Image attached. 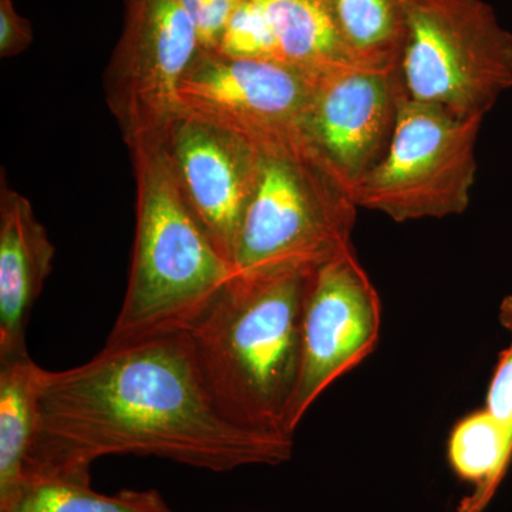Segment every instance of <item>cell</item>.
Segmentation results:
<instances>
[{
  "instance_id": "6da1fadb",
  "label": "cell",
  "mask_w": 512,
  "mask_h": 512,
  "mask_svg": "<svg viewBox=\"0 0 512 512\" xmlns=\"http://www.w3.org/2000/svg\"><path fill=\"white\" fill-rule=\"evenodd\" d=\"M293 437L231 423L202 380L187 332L106 345L89 362L45 370L39 433L25 481H90L101 457L165 458L225 473L291 460ZM23 481V483H25Z\"/></svg>"
},
{
  "instance_id": "7a4b0ae2",
  "label": "cell",
  "mask_w": 512,
  "mask_h": 512,
  "mask_svg": "<svg viewBox=\"0 0 512 512\" xmlns=\"http://www.w3.org/2000/svg\"><path fill=\"white\" fill-rule=\"evenodd\" d=\"M315 269L234 275L190 330L202 380L231 423L293 437L302 315Z\"/></svg>"
},
{
  "instance_id": "3957f363",
  "label": "cell",
  "mask_w": 512,
  "mask_h": 512,
  "mask_svg": "<svg viewBox=\"0 0 512 512\" xmlns=\"http://www.w3.org/2000/svg\"><path fill=\"white\" fill-rule=\"evenodd\" d=\"M137 224L126 296L106 345L188 332L234 278L185 200L160 133L128 143Z\"/></svg>"
},
{
  "instance_id": "277c9868",
  "label": "cell",
  "mask_w": 512,
  "mask_h": 512,
  "mask_svg": "<svg viewBox=\"0 0 512 512\" xmlns=\"http://www.w3.org/2000/svg\"><path fill=\"white\" fill-rule=\"evenodd\" d=\"M400 74L407 99L485 117L512 87V33L485 0H412Z\"/></svg>"
},
{
  "instance_id": "5b68a950",
  "label": "cell",
  "mask_w": 512,
  "mask_h": 512,
  "mask_svg": "<svg viewBox=\"0 0 512 512\" xmlns=\"http://www.w3.org/2000/svg\"><path fill=\"white\" fill-rule=\"evenodd\" d=\"M356 210L312 158L264 156L232 256L234 275L318 268L352 247Z\"/></svg>"
},
{
  "instance_id": "8992f818",
  "label": "cell",
  "mask_w": 512,
  "mask_h": 512,
  "mask_svg": "<svg viewBox=\"0 0 512 512\" xmlns=\"http://www.w3.org/2000/svg\"><path fill=\"white\" fill-rule=\"evenodd\" d=\"M483 120L406 97L386 156L353 188L352 201L396 222L463 214L476 184Z\"/></svg>"
},
{
  "instance_id": "52a82bcc",
  "label": "cell",
  "mask_w": 512,
  "mask_h": 512,
  "mask_svg": "<svg viewBox=\"0 0 512 512\" xmlns=\"http://www.w3.org/2000/svg\"><path fill=\"white\" fill-rule=\"evenodd\" d=\"M312 90L288 64L201 49L178 84L175 114L242 138L262 156L315 160L305 137Z\"/></svg>"
},
{
  "instance_id": "ba28073f",
  "label": "cell",
  "mask_w": 512,
  "mask_h": 512,
  "mask_svg": "<svg viewBox=\"0 0 512 512\" xmlns=\"http://www.w3.org/2000/svg\"><path fill=\"white\" fill-rule=\"evenodd\" d=\"M200 50L180 0H126L107 99L127 144L160 133L174 119L178 84Z\"/></svg>"
},
{
  "instance_id": "9c48e42d",
  "label": "cell",
  "mask_w": 512,
  "mask_h": 512,
  "mask_svg": "<svg viewBox=\"0 0 512 512\" xmlns=\"http://www.w3.org/2000/svg\"><path fill=\"white\" fill-rule=\"evenodd\" d=\"M382 302L353 247L313 272L302 315V356L288 427L299 424L336 380L375 352Z\"/></svg>"
},
{
  "instance_id": "30bf717a",
  "label": "cell",
  "mask_w": 512,
  "mask_h": 512,
  "mask_svg": "<svg viewBox=\"0 0 512 512\" xmlns=\"http://www.w3.org/2000/svg\"><path fill=\"white\" fill-rule=\"evenodd\" d=\"M406 97L400 69H352L313 80L306 143L349 195L386 156Z\"/></svg>"
},
{
  "instance_id": "8fae6325",
  "label": "cell",
  "mask_w": 512,
  "mask_h": 512,
  "mask_svg": "<svg viewBox=\"0 0 512 512\" xmlns=\"http://www.w3.org/2000/svg\"><path fill=\"white\" fill-rule=\"evenodd\" d=\"M161 137L185 200L232 266L264 156L242 138L178 114Z\"/></svg>"
},
{
  "instance_id": "7c38bea8",
  "label": "cell",
  "mask_w": 512,
  "mask_h": 512,
  "mask_svg": "<svg viewBox=\"0 0 512 512\" xmlns=\"http://www.w3.org/2000/svg\"><path fill=\"white\" fill-rule=\"evenodd\" d=\"M55 245L25 195L0 192V360L28 356L30 313L53 271Z\"/></svg>"
},
{
  "instance_id": "4fadbf2b",
  "label": "cell",
  "mask_w": 512,
  "mask_h": 512,
  "mask_svg": "<svg viewBox=\"0 0 512 512\" xmlns=\"http://www.w3.org/2000/svg\"><path fill=\"white\" fill-rule=\"evenodd\" d=\"M264 3L282 62L312 82L329 74L360 69L340 35L328 0H264Z\"/></svg>"
},
{
  "instance_id": "5bb4252c",
  "label": "cell",
  "mask_w": 512,
  "mask_h": 512,
  "mask_svg": "<svg viewBox=\"0 0 512 512\" xmlns=\"http://www.w3.org/2000/svg\"><path fill=\"white\" fill-rule=\"evenodd\" d=\"M43 373L30 355L0 360V505L25 481L39 433Z\"/></svg>"
},
{
  "instance_id": "9a60e30c",
  "label": "cell",
  "mask_w": 512,
  "mask_h": 512,
  "mask_svg": "<svg viewBox=\"0 0 512 512\" xmlns=\"http://www.w3.org/2000/svg\"><path fill=\"white\" fill-rule=\"evenodd\" d=\"M448 461L454 473L473 487L456 512H484L511 466L512 433L484 407L454 426Z\"/></svg>"
},
{
  "instance_id": "2e32d148",
  "label": "cell",
  "mask_w": 512,
  "mask_h": 512,
  "mask_svg": "<svg viewBox=\"0 0 512 512\" xmlns=\"http://www.w3.org/2000/svg\"><path fill=\"white\" fill-rule=\"evenodd\" d=\"M350 56L372 72L400 69L412 0H328Z\"/></svg>"
},
{
  "instance_id": "e0dca14e",
  "label": "cell",
  "mask_w": 512,
  "mask_h": 512,
  "mask_svg": "<svg viewBox=\"0 0 512 512\" xmlns=\"http://www.w3.org/2000/svg\"><path fill=\"white\" fill-rule=\"evenodd\" d=\"M0 512H173L156 490L96 493L90 481L30 478Z\"/></svg>"
},
{
  "instance_id": "ac0fdd59",
  "label": "cell",
  "mask_w": 512,
  "mask_h": 512,
  "mask_svg": "<svg viewBox=\"0 0 512 512\" xmlns=\"http://www.w3.org/2000/svg\"><path fill=\"white\" fill-rule=\"evenodd\" d=\"M215 52L232 59L284 63L264 0H241Z\"/></svg>"
},
{
  "instance_id": "d6986e66",
  "label": "cell",
  "mask_w": 512,
  "mask_h": 512,
  "mask_svg": "<svg viewBox=\"0 0 512 512\" xmlns=\"http://www.w3.org/2000/svg\"><path fill=\"white\" fill-rule=\"evenodd\" d=\"M500 322L510 333V343L495 367L485 409L512 433V295L505 296L501 302Z\"/></svg>"
},
{
  "instance_id": "ffe728a7",
  "label": "cell",
  "mask_w": 512,
  "mask_h": 512,
  "mask_svg": "<svg viewBox=\"0 0 512 512\" xmlns=\"http://www.w3.org/2000/svg\"><path fill=\"white\" fill-rule=\"evenodd\" d=\"M197 29L202 50H215L241 0H180Z\"/></svg>"
},
{
  "instance_id": "44dd1931",
  "label": "cell",
  "mask_w": 512,
  "mask_h": 512,
  "mask_svg": "<svg viewBox=\"0 0 512 512\" xmlns=\"http://www.w3.org/2000/svg\"><path fill=\"white\" fill-rule=\"evenodd\" d=\"M33 30L28 19L19 15L13 0H0V56L15 57L29 49Z\"/></svg>"
}]
</instances>
